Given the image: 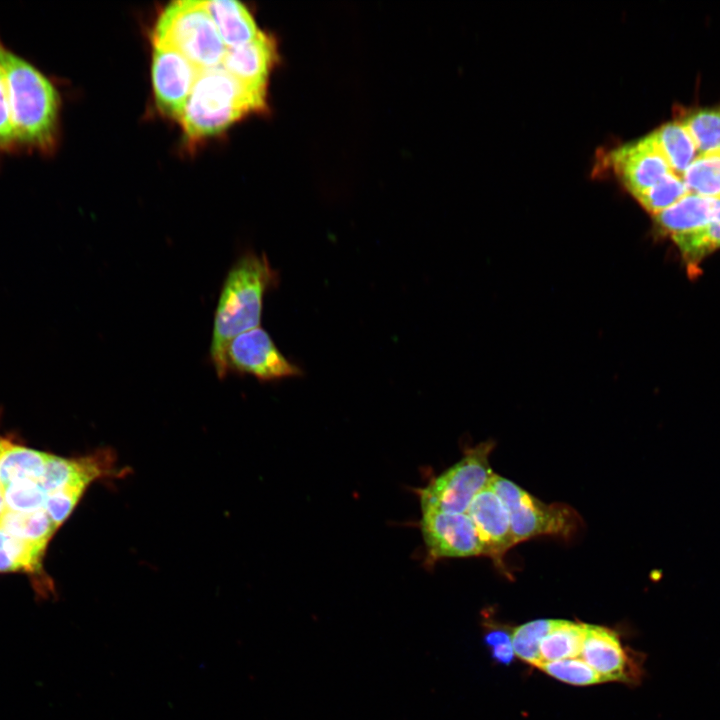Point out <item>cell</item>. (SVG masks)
I'll use <instances>...</instances> for the list:
<instances>
[{"label": "cell", "instance_id": "cell-32", "mask_svg": "<svg viewBox=\"0 0 720 720\" xmlns=\"http://www.w3.org/2000/svg\"><path fill=\"white\" fill-rule=\"evenodd\" d=\"M10 444H11V442L0 437V457L5 452V450L9 447Z\"/></svg>", "mask_w": 720, "mask_h": 720}, {"label": "cell", "instance_id": "cell-26", "mask_svg": "<svg viewBox=\"0 0 720 720\" xmlns=\"http://www.w3.org/2000/svg\"><path fill=\"white\" fill-rule=\"evenodd\" d=\"M4 498L7 511L30 512L45 508L47 493L39 481L22 479L4 487Z\"/></svg>", "mask_w": 720, "mask_h": 720}, {"label": "cell", "instance_id": "cell-7", "mask_svg": "<svg viewBox=\"0 0 720 720\" xmlns=\"http://www.w3.org/2000/svg\"><path fill=\"white\" fill-rule=\"evenodd\" d=\"M227 375H251L261 381H275L303 375L277 348L269 333L261 327L233 338L225 352Z\"/></svg>", "mask_w": 720, "mask_h": 720}, {"label": "cell", "instance_id": "cell-6", "mask_svg": "<svg viewBox=\"0 0 720 720\" xmlns=\"http://www.w3.org/2000/svg\"><path fill=\"white\" fill-rule=\"evenodd\" d=\"M494 446L488 440L468 449L458 462L420 489L422 512L466 513L474 497L490 484L494 472L489 456Z\"/></svg>", "mask_w": 720, "mask_h": 720}, {"label": "cell", "instance_id": "cell-2", "mask_svg": "<svg viewBox=\"0 0 720 720\" xmlns=\"http://www.w3.org/2000/svg\"><path fill=\"white\" fill-rule=\"evenodd\" d=\"M279 275L264 253L246 251L228 270L218 297L209 348L218 378L227 376L225 352L237 335L260 327L266 292L278 284Z\"/></svg>", "mask_w": 720, "mask_h": 720}, {"label": "cell", "instance_id": "cell-10", "mask_svg": "<svg viewBox=\"0 0 720 720\" xmlns=\"http://www.w3.org/2000/svg\"><path fill=\"white\" fill-rule=\"evenodd\" d=\"M421 531L431 559L483 555L474 524L467 513L422 512Z\"/></svg>", "mask_w": 720, "mask_h": 720}, {"label": "cell", "instance_id": "cell-17", "mask_svg": "<svg viewBox=\"0 0 720 720\" xmlns=\"http://www.w3.org/2000/svg\"><path fill=\"white\" fill-rule=\"evenodd\" d=\"M586 625L553 619L552 626L540 645L542 662L578 658L582 652Z\"/></svg>", "mask_w": 720, "mask_h": 720}, {"label": "cell", "instance_id": "cell-27", "mask_svg": "<svg viewBox=\"0 0 720 720\" xmlns=\"http://www.w3.org/2000/svg\"><path fill=\"white\" fill-rule=\"evenodd\" d=\"M551 677L576 686H588L605 682L582 658H570L542 662L539 666Z\"/></svg>", "mask_w": 720, "mask_h": 720}, {"label": "cell", "instance_id": "cell-4", "mask_svg": "<svg viewBox=\"0 0 720 720\" xmlns=\"http://www.w3.org/2000/svg\"><path fill=\"white\" fill-rule=\"evenodd\" d=\"M153 44L178 51L199 70L220 66L227 51L206 2L200 0L175 1L164 8L154 27Z\"/></svg>", "mask_w": 720, "mask_h": 720}, {"label": "cell", "instance_id": "cell-9", "mask_svg": "<svg viewBox=\"0 0 720 720\" xmlns=\"http://www.w3.org/2000/svg\"><path fill=\"white\" fill-rule=\"evenodd\" d=\"M582 659L604 681L639 684L643 671V657L625 648L618 634L610 628L587 624Z\"/></svg>", "mask_w": 720, "mask_h": 720}, {"label": "cell", "instance_id": "cell-31", "mask_svg": "<svg viewBox=\"0 0 720 720\" xmlns=\"http://www.w3.org/2000/svg\"><path fill=\"white\" fill-rule=\"evenodd\" d=\"M6 511L7 509L5 505L4 488L0 485V522Z\"/></svg>", "mask_w": 720, "mask_h": 720}, {"label": "cell", "instance_id": "cell-30", "mask_svg": "<svg viewBox=\"0 0 720 720\" xmlns=\"http://www.w3.org/2000/svg\"><path fill=\"white\" fill-rule=\"evenodd\" d=\"M484 642L490 648L492 658L499 664H510L515 656L511 633L498 626L487 630Z\"/></svg>", "mask_w": 720, "mask_h": 720}, {"label": "cell", "instance_id": "cell-12", "mask_svg": "<svg viewBox=\"0 0 720 720\" xmlns=\"http://www.w3.org/2000/svg\"><path fill=\"white\" fill-rule=\"evenodd\" d=\"M610 160L633 196L672 172L652 134L613 151Z\"/></svg>", "mask_w": 720, "mask_h": 720}, {"label": "cell", "instance_id": "cell-18", "mask_svg": "<svg viewBox=\"0 0 720 720\" xmlns=\"http://www.w3.org/2000/svg\"><path fill=\"white\" fill-rule=\"evenodd\" d=\"M50 454L10 444L0 457V485L22 479L39 481L45 471Z\"/></svg>", "mask_w": 720, "mask_h": 720}, {"label": "cell", "instance_id": "cell-1", "mask_svg": "<svg viewBox=\"0 0 720 720\" xmlns=\"http://www.w3.org/2000/svg\"><path fill=\"white\" fill-rule=\"evenodd\" d=\"M2 66L20 152L49 156L60 137L61 98L54 83L0 38Z\"/></svg>", "mask_w": 720, "mask_h": 720}, {"label": "cell", "instance_id": "cell-16", "mask_svg": "<svg viewBox=\"0 0 720 720\" xmlns=\"http://www.w3.org/2000/svg\"><path fill=\"white\" fill-rule=\"evenodd\" d=\"M652 136L671 171L682 177L698 156L695 143L685 126L679 120L668 122L655 130Z\"/></svg>", "mask_w": 720, "mask_h": 720}, {"label": "cell", "instance_id": "cell-23", "mask_svg": "<svg viewBox=\"0 0 720 720\" xmlns=\"http://www.w3.org/2000/svg\"><path fill=\"white\" fill-rule=\"evenodd\" d=\"M689 267L720 248V219L696 231L672 237Z\"/></svg>", "mask_w": 720, "mask_h": 720}, {"label": "cell", "instance_id": "cell-13", "mask_svg": "<svg viewBox=\"0 0 720 720\" xmlns=\"http://www.w3.org/2000/svg\"><path fill=\"white\" fill-rule=\"evenodd\" d=\"M277 53L273 39L263 31L244 45L227 49L221 66L244 85L266 93Z\"/></svg>", "mask_w": 720, "mask_h": 720}, {"label": "cell", "instance_id": "cell-22", "mask_svg": "<svg viewBox=\"0 0 720 720\" xmlns=\"http://www.w3.org/2000/svg\"><path fill=\"white\" fill-rule=\"evenodd\" d=\"M679 121L692 137L698 155L720 150V106L690 111Z\"/></svg>", "mask_w": 720, "mask_h": 720}, {"label": "cell", "instance_id": "cell-15", "mask_svg": "<svg viewBox=\"0 0 720 720\" xmlns=\"http://www.w3.org/2000/svg\"><path fill=\"white\" fill-rule=\"evenodd\" d=\"M226 48L249 43L261 32L248 9L234 0L205 1Z\"/></svg>", "mask_w": 720, "mask_h": 720}, {"label": "cell", "instance_id": "cell-3", "mask_svg": "<svg viewBox=\"0 0 720 720\" xmlns=\"http://www.w3.org/2000/svg\"><path fill=\"white\" fill-rule=\"evenodd\" d=\"M265 98L266 93L239 82L221 65L201 70L179 121L186 137L198 141L263 110Z\"/></svg>", "mask_w": 720, "mask_h": 720}, {"label": "cell", "instance_id": "cell-14", "mask_svg": "<svg viewBox=\"0 0 720 720\" xmlns=\"http://www.w3.org/2000/svg\"><path fill=\"white\" fill-rule=\"evenodd\" d=\"M653 217L657 229L671 238L690 233L720 219V198L688 193Z\"/></svg>", "mask_w": 720, "mask_h": 720}, {"label": "cell", "instance_id": "cell-21", "mask_svg": "<svg viewBox=\"0 0 720 720\" xmlns=\"http://www.w3.org/2000/svg\"><path fill=\"white\" fill-rule=\"evenodd\" d=\"M682 179L688 193L720 198V150L698 155Z\"/></svg>", "mask_w": 720, "mask_h": 720}, {"label": "cell", "instance_id": "cell-20", "mask_svg": "<svg viewBox=\"0 0 720 720\" xmlns=\"http://www.w3.org/2000/svg\"><path fill=\"white\" fill-rule=\"evenodd\" d=\"M0 525L11 536L44 546L58 529L45 508L30 512L6 511Z\"/></svg>", "mask_w": 720, "mask_h": 720}, {"label": "cell", "instance_id": "cell-24", "mask_svg": "<svg viewBox=\"0 0 720 720\" xmlns=\"http://www.w3.org/2000/svg\"><path fill=\"white\" fill-rule=\"evenodd\" d=\"M553 619H537L511 631L514 654L522 661L538 667L542 663L540 645L550 630Z\"/></svg>", "mask_w": 720, "mask_h": 720}, {"label": "cell", "instance_id": "cell-28", "mask_svg": "<svg viewBox=\"0 0 720 720\" xmlns=\"http://www.w3.org/2000/svg\"><path fill=\"white\" fill-rule=\"evenodd\" d=\"M86 489L80 484H65L47 494L45 509L57 528L70 516Z\"/></svg>", "mask_w": 720, "mask_h": 720}, {"label": "cell", "instance_id": "cell-11", "mask_svg": "<svg viewBox=\"0 0 720 720\" xmlns=\"http://www.w3.org/2000/svg\"><path fill=\"white\" fill-rule=\"evenodd\" d=\"M466 513L474 524L483 555L505 570L504 556L516 543L508 512L490 484L474 497Z\"/></svg>", "mask_w": 720, "mask_h": 720}, {"label": "cell", "instance_id": "cell-25", "mask_svg": "<svg viewBox=\"0 0 720 720\" xmlns=\"http://www.w3.org/2000/svg\"><path fill=\"white\" fill-rule=\"evenodd\" d=\"M687 194L688 190L682 177L670 172L656 184L634 197L643 208L655 215L672 206Z\"/></svg>", "mask_w": 720, "mask_h": 720}, {"label": "cell", "instance_id": "cell-8", "mask_svg": "<svg viewBox=\"0 0 720 720\" xmlns=\"http://www.w3.org/2000/svg\"><path fill=\"white\" fill-rule=\"evenodd\" d=\"M200 72L178 51L153 44V92L156 104L164 115L180 120Z\"/></svg>", "mask_w": 720, "mask_h": 720}, {"label": "cell", "instance_id": "cell-29", "mask_svg": "<svg viewBox=\"0 0 720 720\" xmlns=\"http://www.w3.org/2000/svg\"><path fill=\"white\" fill-rule=\"evenodd\" d=\"M20 152L9 102V95L2 66L0 64V153Z\"/></svg>", "mask_w": 720, "mask_h": 720}, {"label": "cell", "instance_id": "cell-19", "mask_svg": "<svg viewBox=\"0 0 720 720\" xmlns=\"http://www.w3.org/2000/svg\"><path fill=\"white\" fill-rule=\"evenodd\" d=\"M46 548L11 536L0 525V572L39 573Z\"/></svg>", "mask_w": 720, "mask_h": 720}, {"label": "cell", "instance_id": "cell-5", "mask_svg": "<svg viewBox=\"0 0 720 720\" xmlns=\"http://www.w3.org/2000/svg\"><path fill=\"white\" fill-rule=\"evenodd\" d=\"M490 486L503 502L515 543L539 536H573L582 526L579 514L569 505L546 504L511 480L493 474Z\"/></svg>", "mask_w": 720, "mask_h": 720}]
</instances>
